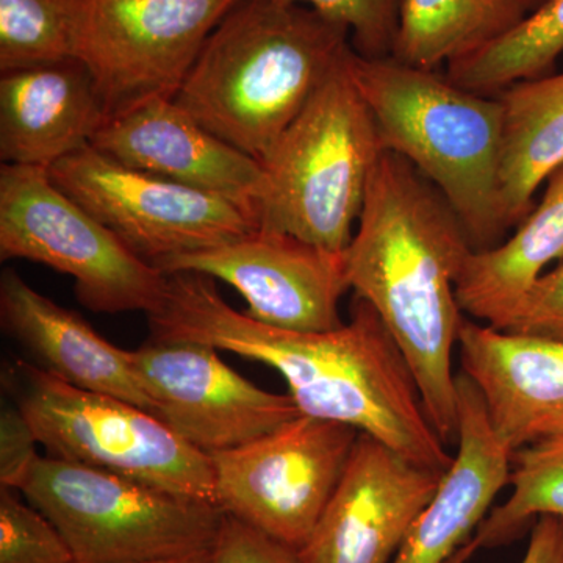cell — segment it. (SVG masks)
Segmentation results:
<instances>
[{
    "instance_id": "7402d4cb",
    "label": "cell",
    "mask_w": 563,
    "mask_h": 563,
    "mask_svg": "<svg viewBox=\"0 0 563 563\" xmlns=\"http://www.w3.org/2000/svg\"><path fill=\"white\" fill-rule=\"evenodd\" d=\"M525 18L517 0H402L391 58L435 70L498 38Z\"/></svg>"
},
{
    "instance_id": "d6a6232c",
    "label": "cell",
    "mask_w": 563,
    "mask_h": 563,
    "mask_svg": "<svg viewBox=\"0 0 563 563\" xmlns=\"http://www.w3.org/2000/svg\"><path fill=\"white\" fill-rule=\"evenodd\" d=\"M547 2L548 0H517L518 5H520L521 10H523L526 16L533 13V11L539 10L540 7Z\"/></svg>"
},
{
    "instance_id": "2e32d148",
    "label": "cell",
    "mask_w": 563,
    "mask_h": 563,
    "mask_svg": "<svg viewBox=\"0 0 563 563\" xmlns=\"http://www.w3.org/2000/svg\"><path fill=\"white\" fill-rule=\"evenodd\" d=\"M462 373L510 451L563 435V342L463 320Z\"/></svg>"
},
{
    "instance_id": "ac0fdd59",
    "label": "cell",
    "mask_w": 563,
    "mask_h": 563,
    "mask_svg": "<svg viewBox=\"0 0 563 563\" xmlns=\"http://www.w3.org/2000/svg\"><path fill=\"white\" fill-rule=\"evenodd\" d=\"M90 73L76 58L0 77V161L55 163L87 146L107 124Z\"/></svg>"
},
{
    "instance_id": "52a82bcc",
    "label": "cell",
    "mask_w": 563,
    "mask_h": 563,
    "mask_svg": "<svg viewBox=\"0 0 563 563\" xmlns=\"http://www.w3.org/2000/svg\"><path fill=\"white\" fill-rule=\"evenodd\" d=\"M16 407L47 455L217 504L213 462L154 413L21 363ZM218 506V504H217Z\"/></svg>"
},
{
    "instance_id": "ffe728a7",
    "label": "cell",
    "mask_w": 563,
    "mask_h": 563,
    "mask_svg": "<svg viewBox=\"0 0 563 563\" xmlns=\"http://www.w3.org/2000/svg\"><path fill=\"white\" fill-rule=\"evenodd\" d=\"M547 181L542 201L510 239L470 255L455 295L474 320L504 331L547 266L562 261L563 166Z\"/></svg>"
},
{
    "instance_id": "4dcf8cb0",
    "label": "cell",
    "mask_w": 563,
    "mask_h": 563,
    "mask_svg": "<svg viewBox=\"0 0 563 563\" xmlns=\"http://www.w3.org/2000/svg\"><path fill=\"white\" fill-rule=\"evenodd\" d=\"M520 563H563V518L539 517Z\"/></svg>"
},
{
    "instance_id": "4316f807",
    "label": "cell",
    "mask_w": 563,
    "mask_h": 563,
    "mask_svg": "<svg viewBox=\"0 0 563 563\" xmlns=\"http://www.w3.org/2000/svg\"><path fill=\"white\" fill-rule=\"evenodd\" d=\"M310 7L351 33L352 49L365 58L391 57L402 0H287Z\"/></svg>"
},
{
    "instance_id": "83f0119b",
    "label": "cell",
    "mask_w": 563,
    "mask_h": 563,
    "mask_svg": "<svg viewBox=\"0 0 563 563\" xmlns=\"http://www.w3.org/2000/svg\"><path fill=\"white\" fill-rule=\"evenodd\" d=\"M504 331L563 342V258L536 280Z\"/></svg>"
},
{
    "instance_id": "9a60e30c",
    "label": "cell",
    "mask_w": 563,
    "mask_h": 563,
    "mask_svg": "<svg viewBox=\"0 0 563 563\" xmlns=\"http://www.w3.org/2000/svg\"><path fill=\"white\" fill-rule=\"evenodd\" d=\"M91 146L128 168L235 203L257 222L261 162L203 128L174 99H155L111 118Z\"/></svg>"
},
{
    "instance_id": "6da1fadb",
    "label": "cell",
    "mask_w": 563,
    "mask_h": 563,
    "mask_svg": "<svg viewBox=\"0 0 563 563\" xmlns=\"http://www.w3.org/2000/svg\"><path fill=\"white\" fill-rule=\"evenodd\" d=\"M147 318L152 340L209 344L272 366L302 415L350 424L435 472L453 462L409 363L362 299L332 331H287L233 309L211 277L179 273L169 274L165 301Z\"/></svg>"
},
{
    "instance_id": "484cf974",
    "label": "cell",
    "mask_w": 563,
    "mask_h": 563,
    "mask_svg": "<svg viewBox=\"0 0 563 563\" xmlns=\"http://www.w3.org/2000/svg\"><path fill=\"white\" fill-rule=\"evenodd\" d=\"M16 490H0V563H74L57 526Z\"/></svg>"
},
{
    "instance_id": "8992f818",
    "label": "cell",
    "mask_w": 563,
    "mask_h": 563,
    "mask_svg": "<svg viewBox=\"0 0 563 563\" xmlns=\"http://www.w3.org/2000/svg\"><path fill=\"white\" fill-rule=\"evenodd\" d=\"M16 492L57 526L74 563L202 553L213 548L225 518L217 504L49 455H40Z\"/></svg>"
},
{
    "instance_id": "5b68a950",
    "label": "cell",
    "mask_w": 563,
    "mask_h": 563,
    "mask_svg": "<svg viewBox=\"0 0 563 563\" xmlns=\"http://www.w3.org/2000/svg\"><path fill=\"white\" fill-rule=\"evenodd\" d=\"M352 54L261 161L258 229L331 252L350 246L383 152L372 111L352 79Z\"/></svg>"
},
{
    "instance_id": "4fadbf2b",
    "label": "cell",
    "mask_w": 563,
    "mask_h": 563,
    "mask_svg": "<svg viewBox=\"0 0 563 563\" xmlns=\"http://www.w3.org/2000/svg\"><path fill=\"white\" fill-rule=\"evenodd\" d=\"M163 274L220 279L247 302L252 320L298 332L343 325L340 299L350 290L344 252H331L288 233L257 229L213 250L158 263Z\"/></svg>"
},
{
    "instance_id": "ba28073f",
    "label": "cell",
    "mask_w": 563,
    "mask_h": 563,
    "mask_svg": "<svg viewBox=\"0 0 563 563\" xmlns=\"http://www.w3.org/2000/svg\"><path fill=\"white\" fill-rule=\"evenodd\" d=\"M0 258L49 266L76 280L96 313L161 309L168 276L70 199L38 166H0Z\"/></svg>"
},
{
    "instance_id": "603a6c76",
    "label": "cell",
    "mask_w": 563,
    "mask_h": 563,
    "mask_svg": "<svg viewBox=\"0 0 563 563\" xmlns=\"http://www.w3.org/2000/svg\"><path fill=\"white\" fill-rule=\"evenodd\" d=\"M563 54V0H548L509 32L448 63L446 77L465 90L496 96L517 81L553 74Z\"/></svg>"
},
{
    "instance_id": "cb8c5ba5",
    "label": "cell",
    "mask_w": 563,
    "mask_h": 563,
    "mask_svg": "<svg viewBox=\"0 0 563 563\" xmlns=\"http://www.w3.org/2000/svg\"><path fill=\"white\" fill-rule=\"evenodd\" d=\"M512 495L495 507L448 563H465L476 551L512 542L539 517L563 518V435L512 453Z\"/></svg>"
},
{
    "instance_id": "5bb4252c",
    "label": "cell",
    "mask_w": 563,
    "mask_h": 563,
    "mask_svg": "<svg viewBox=\"0 0 563 563\" xmlns=\"http://www.w3.org/2000/svg\"><path fill=\"white\" fill-rule=\"evenodd\" d=\"M442 476L358 433L342 479L298 551L299 561L391 563Z\"/></svg>"
},
{
    "instance_id": "d6986e66",
    "label": "cell",
    "mask_w": 563,
    "mask_h": 563,
    "mask_svg": "<svg viewBox=\"0 0 563 563\" xmlns=\"http://www.w3.org/2000/svg\"><path fill=\"white\" fill-rule=\"evenodd\" d=\"M0 317L10 335L41 363L40 368L154 413L131 351L107 342L80 314L41 295L13 269L0 277Z\"/></svg>"
},
{
    "instance_id": "3957f363",
    "label": "cell",
    "mask_w": 563,
    "mask_h": 563,
    "mask_svg": "<svg viewBox=\"0 0 563 563\" xmlns=\"http://www.w3.org/2000/svg\"><path fill=\"white\" fill-rule=\"evenodd\" d=\"M351 33L287 0H243L221 21L177 106L261 162L351 54Z\"/></svg>"
},
{
    "instance_id": "30bf717a",
    "label": "cell",
    "mask_w": 563,
    "mask_h": 563,
    "mask_svg": "<svg viewBox=\"0 0 563 563\" xmlns=\"http://www.w3.org/2000/svg\"><path fill=\"white\" fill-rule=\"evenodd\" d=\"M358 429L299 415L254 442L210 455L218 507L298 553L342 479Z\"/></svg>"
},
{
    "instance_id": "7a4b0ae2",
    "label": "cell",
    "mask_w": 563,
    "mask_h": 563,
    "mask_svg": "<svg viewBox=\"0 0 563 563\" xmlns=\"http://www.w3.org/2000/svg\"><path fill=\"white\" fill-rule=\"evenodd\" d=\"M473 252L442 192L401 155L380 152L344 251L347 284L391 333L444 443L457 440L453 352L465 318L455 285Z\"/></svg>"
},
{
    "instance_id": "e0dca14e",
    "label": "cell",
    "mask_w": 563,
    "mask_h": 563,
    "mask_svg": "<svg viewBox=\"0 0 563 563\" xmlns=\"http://www.w3.org/2000/svg\"><path fill=\"white\" fill-rule=\"evenodd\" d=\"M457 454L391 563H448L472 539L512 470V451L493 431L483 396L457 376Z\"/></svg>"
},
{
    "instance_id": "8fae6325",
    "label": "cell",
    "mask_w": 563,
    "mask_h": 563,
    "mask_svg": "<svg viewBox=\"0 0 563 563\" xmlns=\"http://www.w3.org/2000/svg\"><path fill=\"white\" fill-rule=\"evenodd\" d=\"M49 176L133 254L154 266L224 246L258 229L235 203L128 168L92 146L52 165Z\"/></svg>"
},
{
    "instance_id": "f546056e",
    "label": "cell",
    "mask_w": 563,
    "mask_h": 563,
    "mask_svg": "<svg viewBox=\"0 0 563 563\" xmlns=\"http://www.w3.org/2000/svg\"><path fill=\"white\" fill-rule=\"evenodd\" d=\"M38 439L18 407H9L0 417V485L16 490L22 477L38 461Z\"/></svg>"
},
{
    "instance_id": "d4e9b609",
    "label": "cell",
    "mask_w": 563,
    "mask_h": 563,
    "mask_svg": "<svg viewBox=\"0 0 563 563\" xmlns=\"http://www.w3.org/2000/svg\"><path fill=\"white\" fill-rule=\"evenodd\" d=\"M79 0H0V73L74 58Z\"/></svg>"
},
{
    "instance_id": "1f68e13d",
    "label": "cell",
    "mask_w": 563,
    "mask_h": 563,
    "mask_svg": "<svg viewBox=\"0 0 563 563\" xmlns=\"http://www.w3.org/2000/svg\"><path fill=\"white\" fill-rule=\"evenodd\" d=\"M210 551H202L190 555H180V558L163 559V561H154L146 563H209Z\"/></svg>"
},
{
    "instance_id": "9c48e42d",
    "label": "cell",
    "mask_w": 563,
    "mask_h": 563,
    "mask_svg": "<svg viewBox=\"0 0 563 563\" xmlns=\"http://www.w3.org/2000/svg\"><path fill=\"white\" fill-rule=\"evenodd\" d=\"M243 0H79L74 58L107 118L174 99L211 33Z\"/></svg>"
},
{
    "instance_id": "44dd1931",
    "label": "cell",
    "mask_w": 563,
    "mask_h": 563,
    "mask_svg": "<svg viewBox=\"0 0 563 563\" xmlns=\"http://www.w3.org/2000/svg\"><path fill=\"white\" fill-rule=\"evenodd\" d=\"M503 106L499 195L507 229L531 213L540 185L563 166V73L510 85Z\"/></svg>"
},
{
    "instance_id": "7c38bea8",
    "label": "cell",
    "mask_w": 563,
    "mask_h": 563,
    "mask_svg": "<svg viewBox=\"0 0 563 563\" xmlns=\"http://www.w3.org/2000/svg\"><path fill=\"white\" fill-rule=\"evenodd\" d=\"M131 355L155 417L202 453L243 446L302 415L290 395L252 384L209 344L151 340Z\"/></svg>"
},
{
    "instance_id": "277c9868",
    "label": "cell",
    "mask_w": 563,
    "mask_h": 563,
    "mask_svg": "<svg viewBox=\"0 0 563 563\" xmlns=\"http://www.w3.org/2000/svg\"><path fill=\"white\" fill-rule=\"evenodd\" d=\"M351 74L376 122L383 151L426 177L461 218L474 251L507 231L499 195L503 106L435 70L354 51Z\"/></svg>"
},
{
    "instance_id": "f1b7e54d",
    "label": "cell",
    "mask_w": 563,
    "mask_h": 563,
    "mask_svg": "<svg viewBox=\"0 0 563 563\" xmlns=\"http://www.w3.org/2000/svg\"><path fill=\"white\" fill-rule=\"evenodd\" d=\"M209 563H301L298 553L257 529L225 515Z\"/></svg>"
}]
</instances>
